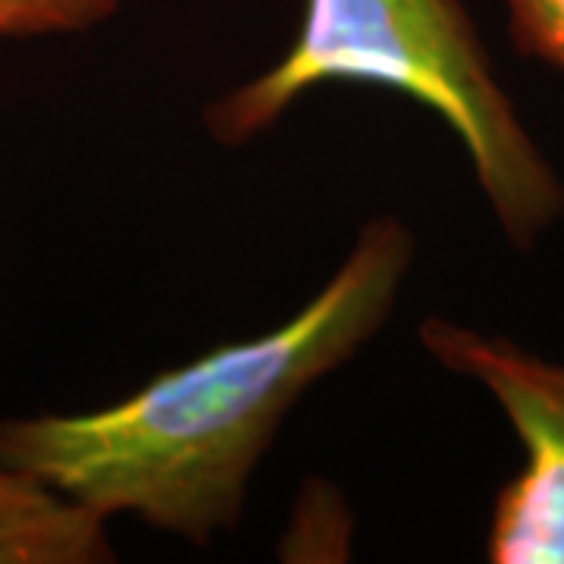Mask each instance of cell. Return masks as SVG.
Instances as JSON below:
<instances>
[{
    "label": "cell",
    "instance_id": "5",
    "mask_svg": "<svg viewBox=\"0 0 564 564\" xmlns=\"http://www.w3.org/2000/svg\"><path fill=\"white\" fill-rule=\"evenodd\" d=\"M122 0H0V39L88 32L117 17Z\"/></svg>",
    "mask_w": 564,
    "mask_h": 564
},
{
    "label": "cell",
    "instance_id": "4",
    "mask_svg": "<svg viewBox=\"0 0 564 564\" xmlns=\"http://www.w3.org/2000/svg\"><path fill=\"white\" fill-rule=\"evenodd\" d=\"M113 562L107 521L29 474L0 467V564Z\"/></svg>",
    "mask_w": 564,
    "mask_h": 564
},
{
    "label": "cell",
    "instance_id": "1",
    "mask_svg": "<svg viewBox=\"0 0 564 564\" xmlns=\"http://www.w3.org/2000/svg\"><path fill=\"white\" fill-rule=\"evenodd\" d=\"M414 254L402 220L364 223L339 270L276 329L163 370L107 408L0 421V467L104 521L135 518L207 545L242 521L289 411L383 329Z\"/></svg>",
    "mask_w": 564,
    "mask_h": 564
},
{
    "label": "cell",
    "instance_id": "2",
    "mask_svg": "<svg viewBox=\"0 0 564 564\" xmlns=\"http://www.w3.org/2000/svg\"><path fill=\"white\" fill-rule=\"evenodd\" d=\"M329 82L392 88L462 141L505 239L530 251L564 217V182L496 76L462 0H304L302 29L270 69L207 104L220 144L270 132Z\"/></svg>",
    "mask_w": 564,
    "mask_h": 564
},
{
    "label": "cell",
    "instance_id": "3",
    "mask_svg": "<svg viewBox=\"0 0 564 564\" xmlns=\"http://www.w3.org/2000/svg\"><path fill=\"white\" fill-rule=\"evenodd\" d=\"M417 339L440 367L499 404L524 448L521 470L492 505L486 558L564 564V364L448 317H426Z\"/></svg>",
    "mask_w": 564,
    "mask_h": 564
},
{
    "label": "cell",
    "instance_id": "6",
    "mask_svg": "<svg viewBox=\"0 0 564 564\" xmlns=\"http://www.w3.org/2000/svg\"><path fill=\"white\" fill-rule=\"evenodd\" d=\"M514 47L564 73V0H502Z\"/></svg>",
    "mask_w": 564,
    "mask_h": 564
}]
</instances>
